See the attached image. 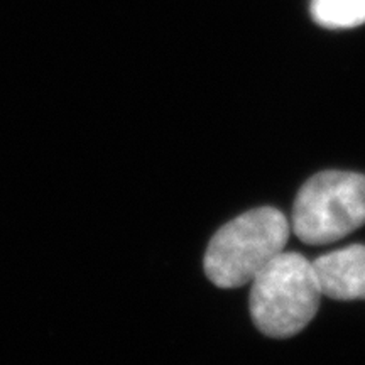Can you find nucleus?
I'll return each mask as SVG.
<instances>
[{"instance_id":"obj_1","label":"nucleus","mask_w":365,"mask_h":365,"mask_svg":"<svg viewBox=\"0 0 365 365\" xmlns=\"http://www.w3.org/2000/svg\"><path fill=\"white\" fill-rule=\"evenodd\" d=\"M289 222L279 210H250L225 223L210 240L205 272L213 284L234 289L250 284L272 259L284 252Z\"/></svg>"},{"instance_id":"obj_2","label":"nucleus","mask_w":365,"mask_h":365,"mask_svg":"<svg viewBox=\"0 0 365 365\" xmlns=\"http://www.w3.org/2000/svg\"><path fill=\"white\" fill-rule=\"evenodd\" d=\"M250 284V317L272 339H289L303 330L323 298L313 262L296 252H281Z\"/></svg>"},{"instance_id":"obj_3","label":"nucleus","mask_w":365,"mask_h":365,"mask_svg":"<svg viewBox=\"0 0 365 365\" xmlns=\"http://www.w3.org/2000/svg\"><path fill=\"white\" fill-rule=\"evenodd\" d=\"M293 232L309 245H327L365 225V176L323 171L309 178L296 196Z\"/></svg>"},{"instance_id":"obj_4","label":"nucleus","mask_w":365,"mask_h":365,"mask_svg":"<svg viewBox=\"0 0 365 365\" xmlns=\"http://www.w3.org/2000/svg\"><path fill=\"white\" fill-rule=\"evenodd\" d=\"M323 296L339 301H365V245L355 244L314 259Z\"/></svg>"},{"instance_id":"obj_5","label":"nucleus","mask_w":365,"mask_h":365,"mask_svg":"<svg viewBox=\"0 0 365 365\" xmlns=\"http://www.w3.org/2000/svg\"><path fill=\"white\" fill-rule=\"evenodd\" d=\"M313 19L330 29L357 27L365 22V0H313Z\"/></svg>"}]
</instances>
